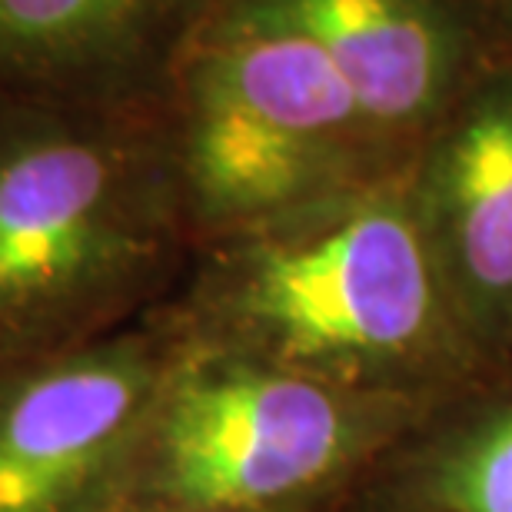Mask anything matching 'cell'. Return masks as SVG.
<instances>
[{"mask_svg":"<svg viewBox=\"0 0 512 512\" xmlns=\"http://www.w3.org/2000/svg\"><path fill=\"white\" fill-rule=\"evenodd\" d=\"M160 117L193 250L409 177L313 40L217 0Z\"/></svg>","mask_w":512,"mask_h":512,"instance_id":"3","label":"cell"},{"mask_svg":"<svg viewBox=\"0 0 512 512\" xmlns=\"http://www.w3.org/2000/svg\"><path fill=\"white\" fill-rule=\"evenodd\" d=\"M343 512H346V509H343Z\"/></svg>","mask_w":512,"mask_h":512,"instance_id":"12","label":"cell"},{"mask_svg":"<svg viewBox=\"0 0 512 512\" xmlns=\"http://www.w3.org/2000/svg\"><path fill=\"white\" fill-rule=\"evenodd\" d=\"M170 360L140 323L0 366V512H124Z\"/></svg>","mask_w":512,"mask_h":512,"instance_id":"5","label":"cell"},{"mask_svg":"<svg viewBox=\"0 0 512 512\" xmlns=\"http://www.w3.org/2000/svg\"><path fill=\"white\" fill-rule=\"evenodd\" d=\"M499 40L512 44V0H476Z\"/></svg>","mask_w":512,"mask_h":512,"instance_id":"10","label":"cell"},{"mask_svg":"<svg viewBox=\"0 0 512 512\" xmlns=\"http://www.w3.org/2000/svg\"><path fill=\"white\" fill-rule=\"evenodd\" d=\"M346 506H303V509H276V512H343ZM197 512H227V509H197Z\"/></svg>","mask_w":512,"mask_h":512,"instance_id":"11","label":"cell"},{"mask_svg":"<svg viewBox=\"0 0 512 512\" xmlns=\"http://www.w3.org/2000/svg\"><path fill=\"white\" fill-rule=\"evenodd\" d=\"M406 187L469 330L493 363H512V44L469 77Z\"/></svg>","mask_w":512,"mask_h":512,"instance_id":"6","label":"cell"},{"mask_svg":"<svg viewBox=\"0 0 512 512\" xmlns=\"http://www.w3.org/2000/svg\"><path fill=\"white\" fill-rule=\"evenodd\" d=\"M167 336L170 360L124 512L346 506L433 409L320 383L173 330Z\"/></svg>","mask_w":512,"mask_h":512,"instance_id":"4","label":"cell"},{"mask_svg":"<svg viewBox=\"0 0 512 512\" xmlns=\"http://www.w3.org/2000/svg\"><path fill=\"white\" fill-rule=\"evenodd\" d=\"M276 20L330 57L370 124L413 167L423 140L493 54L476 0H217Z\"/></svg>","mask_w":512,"mask_h":512,"instance_id":"7","label":"cell"},{"mask_svg":"<svg viewBox=\"0 0 512 512\" xmlns=\"http://www.w3.org/2000/svg\"><path fill=\"white\" fill-rule=\"evenodd\" d=\"M150 313L187 340L416 406L499 366L459 313L406 180L203 243Z\"/></svg>","mask_w":512,"mask_h":512,"instance_id":"1","label":"cell"},{"mask_svg":"<svg viewBox=\"0 0 512 512\" xmlns=\"http://www.w3.org/2000/svg\"><path fill=\"white\" fill-rule=\"evenodd\" d=\"M190 256L160 100L0 90V366L124 330Z\"/></svg>","mask_w":512,"mask_h":512,"instance_id":"2","label":"cell"},{"mask_svg":"<svg viewBox=\"0 0 512 512\" xmlns=\"http://www.w3.org/2000/svg\"><path fill=\"white\" fill-rule=\"evenodd\" d=\"M213 0H0V90L157 104Z\"/></svg>","mask_w":512,"mask_h":512,"instance_id":"8","label":"cell"},{"mask_svg":"<svg viewBox=\"0 0 512 512\" xmlns=\"http://www.w3.org/2000/svg\"><path fill=\"white\" fill-rule=\"evenodd\" d=\"M346 512H512V363L426 409Z\"/></svg>","mask_w":512,"mask_h":512,"instance_id":"9","label":"cell"}]
</instances>
